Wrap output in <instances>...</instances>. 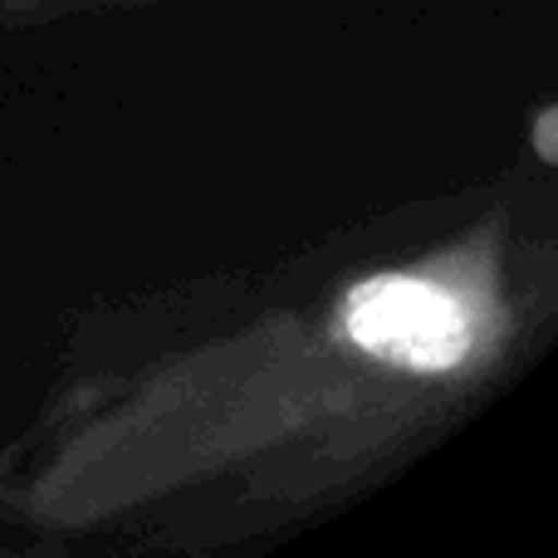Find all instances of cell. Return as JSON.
Segmentation results:
<instances>
[{"instance_id": "cell-1", "label": "cell", "mask_w": 558, "mask_h": 558, "mask_svg": "<svg viewBox=\"0 0 558 558\" xmlns=\"http://www.w3.org/2000/svg\"><path fill=\"white\" fill-rule=\"evenodd\" d=\"M558 324V245L495 192L426 245H392L241 324L113 377L10 490L54 539L221 534L333 514L465 426Z\"/></svg>"}, {"instance_id": "cell-2", "label": "cell", "mask_w": 558, "mask_h": 558, "mask_svg": "<svg viewBox=\"0 0 558 558\" xmlns=\"http://www.w3.org/2000/svg\"><path fill=\"white\" fill-rule=\"evenodd\" d=\"M143 5H157V0H0V35L64 25V20H88V15H113V10H143Z\"/></svg>"}, {"instance_id": "cell-3", "label": "cell", "mask_w": 558, "mask_h": 558, "mask_svg": "<svg viewBox=\"0 0 558 558\" xmlns=\"http://www.w3.org/2000/svg\"><path fill=\"white\" fill-rule=\"evenodd\" d=\"M534 153H539V167H558V143H554V108H539V118H534Z\"/></svg>"}]
</instances>
